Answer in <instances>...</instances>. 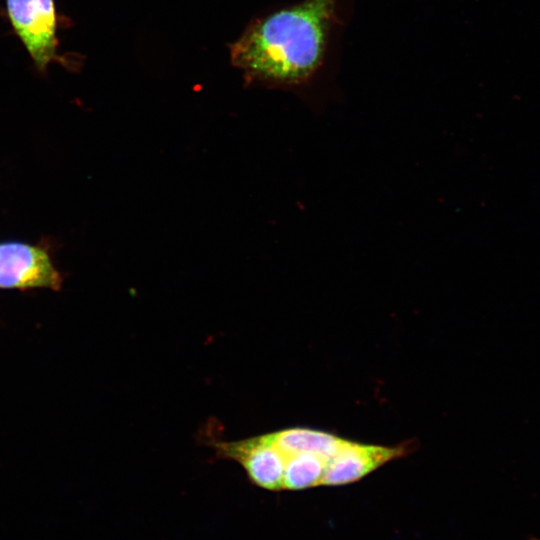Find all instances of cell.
I'll list each match as a JSON object with an SVG mask.
<instances>
[{
    "label": "cell",
    "mask_w": 540,
    "mask_h": 540,
    "mask_svg": "<svg viewBox=\"0 0 540 540\" xmlns=\"http://www.w3.org/2000/svg\"><path fill=\"white\" fill-rule=\"evenodd\" d=\"M15 33L37 68L45 71L56 58V14L53 0H6Z\"/></svg>",
    "instance_id": "obj_2"
},
{
    "label": "cell",
    "mask_w": 540,
    "mask_h": 540,
    "mask_svg": "<svg viewBox=\"0 0 540 540\" xmlns=\"http://www.w3.org/2000/svg\"><path fill=\"white\" fill-rule=\"evenodd\" d=\"M328 459L309 452L286 456L283 489L301 490L321 484Z\"/></svg>",
    "instance_id": "obj_7"
},
{
    "label": "cell",
    "mask_w": 540,
    "mask_h": 540,
    "mask_svg": "<svg viewBox=\"0 0 540 540\" xmlns=\"http://www.w3.org/2000/svg\"><path fill=\"white\" fill-rule=\"evenodd\" d=\"M219 457L239 463L255 485L268 490L283 489L286 455L265 435L214 444Z\"/></svg>",
    "instance_id": "obj_3"
},
{
    "label": "cell",
    "mask_w": 540,
    "mask_h": 540,
    "mask_svg": "<svg viewBox=\"0 0 540 540\" xmlns=\"http://www.w3.org/2000/svg\"><path fill=\"white\" fill-rule=\"evenodd\" d=\"M339 0H304L251 23L230 48L249 82L295 86L308 81L326 55Z\"/></svg>",
    "instance_id": "obj_1"
},
{
    "label": "cell",
    "mask_w": 540,
    "mask_h": 540,
    "mask_svg": "<svg viewBox=\"0 0 540 540\" xmlns=\"http://www.w3.org/2000/svg\"><path fill=\"white\" fill-rule=\"evenodd\" d=\"M267 438L286 456L309 452L331 458L345 439L308 428H288L266 434Z\"/></svg>",
    "instance_id": "obj_6"
},
{
    "label": "cell",
    "mask_w": 540,
    "mask_h": 540,
    "mask_svg": "<svg viewBox=\"0 0 540 540\" xmlns=\"http://www.w3.org/2000/svg\"><path fill=\"white\" fill-rule=\"evenodd\" d=\"M408 446L386 447L344 440L328 459L321 485H342L357 481L383 464L405 455Z\"/></svg>",
    "instance_id": "obj_5"
},
{
    "label": "cell",
    "mask_w": 540,
    "mask_h": 540,
    "mask_svg": "<svg viewBox=\"0 0 540 540\" xmlns=\"http://www.w3.org/2000/svg\"><path fill=\"white\" fill-rule=\"evenodd\" d=\"M61 283L43 249L17 242L0 243V288L58 290Z\"/></svg>",
    "instance_id": "obj_4"
}]
</instances>
